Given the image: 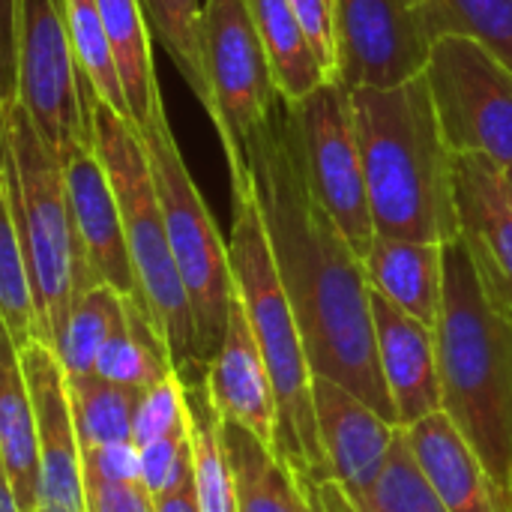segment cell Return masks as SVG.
I'll return each instance as SVG.
<instances>
[{"instance_id": "ab89813d", "label": "cell", "mask_w": 512, "mask_h": 512, "mask_svg": "<svg viewBox=\"0 0 512 512\" xmlns=\"http://www.w3.org/2000/svg\"><path fill=\"white\" fill-rule=\"evenodd\" d=\"M156 512H201L198 495H195V480H189L171 495L156 498Z\"/></svg>"}, {"instance_id": "e575fe53", "label": "cell", "mask_w": 512, "mask_h": 512, "mask_svg": "<svg viewBox=\"0 0 512 512\" xmlns=\"http://www.w3.org/2000/svg\"><path fill=\"white\" fill-rule=\"evenodd\" d=\"M141 480L153 498L171 495L192 480V444L189 429L159 438L141 447Z\"/></svg>"}, {"instance_id": "1f68e13d", "label": "cell", "mask_w": 512, "mask_h": 512, "mask_svg": "<svg viewBox=\"0 0 512 512\" xmlns=\"http://www.w3.org/2000/svg\"><path fill=\"white\" fill-rule=\"evenodd\" d=\"M63 12H66V27H69L72 48H75L84 78L90 81V87L96 90L102 102H108L114 111H120L132 123L99 0H63Z\"/></svg>"}, {"instance_id": "8fae6325", "label": "cell", "mask_w": 512, "mask_h": 512, "mask_svg": "<svg viewBox=\"0 0 512 512\" xmlns=\"http://www.w3.org/2000/svg\"><path fill=\"white\" fill-rule=\"evenodd\" d=\"M285 108L300 138L312 195L330 213L357 255L366 258L375 243V222L351 90L339 78H333L303 102Z\"/></svg>"}, {"instance_id": "44dd1931", "label": "cell", "mask_w": 512, "mask_h": 512, "mask_svg": "<svg viewBox=\"0 0 512 512\" xmlns=\"http://www.w3.org/2000/svg\"><path fill=\"white\" fill-rule=\"evenodd\" d=\"M303 492L312 504V512H450L420 471L405 426H399L384 471L366 495H348L333 477Z\"/></svg>"}, {"instance_id": "9c48e42d", "label": "cell", "mask_w": 512, "mask_h": 512, "mask_svg": "<svg viewBox=\"0 0 512 512\" xmlns=\"http://www.w3.org/2000/svg\"><path fill=\"white\" fill-rule=\"evenodd\" d=\"M15 96L60 162H69L78 150L96 147V90L78 66L63 0H24Z\"/></svg>"}, {"instance_id": "2e32d148", "label": "cell", "mask_w": 512, "mask_h": 512, "mask_svg": "<svg viewBox=\"0 0 512 512\" xmlns=\"http://www.w3.org/2000/svg\"><path fill=\"white\" fill-rule=\"evenodd\" d=\"M372 315L378 366L396 408V423L408 429L444 411L435 330L378 291H372Z\"/></svg>"}, {"instance_id": "4dcf8cb0", "label": "cell", "mask_w": 512, "mask_h": 512, "mask_svg": "<svg viewBox=\"0 0 512 512\" xmlns=\"http://www.w3.org/2000/svg\"><path fill=\"white\" fill-rule=\"evenodd\" d=\"M66 381L81 450L132 441L135 405L144 390H129L99 375H66Z\"/></svg>"}, {"instance_id": "277c9868", "label": "cell", "mask_w": 512, "mask_h": 512, "mask_svg": "<svg viewBox=\"0 0 512 512\" xmlns=\"http://www.w3.org/2000/svg\"><path fill=\"white\" fill-rule=\"evenodd\" d=\"M231 270L237 297L246 309L258 348L273 378L276 390V459L294 474L300 489L330 480V465L321 447L315 399H312V366L306 357L303 333L288 300L264 213L258 204L255 174L252 180L231 195Z\"/></svg>"}, {"instance_id": "484cf974", "label": "cell", "mask_w": 512, "mask_h": 512, "mask_svg": "<svg viewBox=\"0 0 512 512\" xmlns=\"http://www.w3.org/2000/svg\"><path fill=\"white\" fill-rule=\"evenodd\" d=\"M225 450L234 471L237 512H312L294 474L255 432L222 420Z\"/></svg>"}, {"instance_id": "8992f818", "label": "cell", "mask_w": 512, "mask_h": 512, "mask_svg": "<svg viewBox=\"0 0 512 512\" xmlns=\"http://www.w3.org/2000/svg\"><path fill=\"white\" fill-rule=\"evenodd\" d=\"M93 144L108 168L120 201L141 303L165 336L177 375L186 378L195 372H207L210 363L201 354L195 312L174 258L147 147L141 141V132L99 96L93 102Z\"/></svg>"}, {"instance_id": "7a4b0ae2", "label": "cell", "mask_w": 512, "mask_h": 512, "mask_svg": "<svg viewBox=\"0 0 512 512\" xmlns=\"http://www.w3.org/2000/svg\"><path fill=\"white\" fill-rule=\"evenodd\" d=\"M351 102L375 234L456 240V153L444 138L426 75L393 87H354Z\"/></svg>"}, {"instance_id": "7402d4cb", "label": "cell", "mask_w": 512, "mask_h": 512, "mask_svg": "<svg viewBox=\"0 0 512 512\" xmlns=\"http://www.w3.org/2000/svg\"><path fill=\"white\" fill-rule=\"evenodd\" d=\"M0 468L24 512L39 507V426L18 351L6 342L0 366Z\"/></svg>"}, {"instance_id": "cb8c5ba5", "label": "cell", "mask_w": 512, "mask_h": 512, "mask_svg": "<svg viewBox=\"0 0 512 512\" xmlns=\"http://www.w3.org/2000/svg\"><path fill=\"white\" fill-rule=\"evenodd\" d=\"M249 12L285 105L303 102L321 84L333 81L288 0H249Z\"/></svg>"}, {"instance_id": "d590c367", "label": "cell", "mask_w": 512, "mask_h": 512, "mask_svg": "<svg viewBox=\"0 0 512 512\" xmlns=\"http://www.w3.org/2000/svg\"><path fill=\"white\" fill-rule=\"evenodd\" d=\"M297 12L318 60L324 63L330 78H339V24H336V0H288Z\"/></svg>"}, {"instance_id": "603a6c76", "label": "cell", "mask_w": 512, "mask_h": 512, "mask_svg": "<svg viewBox=\"0 0 512 512\" xmlns=\"http://www.w3.org/2000/svg\"><path fill=\"white\" fill-rule=\"evenodd\" d=\"M186 396V429L192 444V480L201 512H237L234 471L225 450L222 414L213 402L207 372L180 378Z\"/></svg>"}, {"instance_id": "e0dca14e", "label": "cell", "mask_w": 512, "mask_h": 512, "mask_svg": "<svg viewBox=\"0 0 512 512\" xmlns=\"http://www.w3.org/2000/svg\"><path fill=\"white\" fill-rule=\"evenodd\" d=\"M63 168H66L75 228H78L93 276L102 285H111L114 291H120L123 297L141 300L120 201H117V192H114V183L108 177L102 156L96 153V147H87V150H78L69 162H63Z\"/></svg>"}, {"instance_id": "f546056e", "label": "cell", "mask_w": 512, "mask_h": 512, "mask_svg": "<svg viewBox=\"0 0 512 512\" xmlns=\"http://www.w3.org/2000/svg\"><path fill=\"white\" fill-rule=\"evenodd\" d=\"M126 324V297L111 285L90 288L72 309L60 342L57 357L66 375H93L102 348L123 330Z\"/></svg>"}, {"instance_id": "9a60e30c", "label": "cell", "mask_w": 512, "mask_h": 512, "mask_svg": "<svg viewBox=\"0 0 512 512\" xmlns=\"http://www.w3.org/2000/svg\"><path fill=\"white\" fill-rule=\"evenodd\" d=\"M315 420L333 480L348 495H366L396 444L399 426L330 378H312Z\"/></svg>"}, {"instance_id": "d6986e66", "label": "cell", "mask_w": 512, "mask_h": 512, "mask_svg": "<svg viewBox=\"0 0 512 512\" xmlns=\"http://www.w3.org/2000/svg\"><path fill=\"white\" fill-rule=\"evenodd\" d=\"M405 432L420 471L447 510L512 512L477 450L444 411L408 426Z\"/></svg>"}, {"instance_id": "f35d334b", "label": "cell", "mask_w": 512, "mask_h": 512, "mask_svg": "<svg viewBox=\"0 0 512 512\" xmlns=\"http://www.w3.org/2000/svg\"><path fill=\"white\" fill-rule=\"evenodd\" d=\"M21 15H24V0H3V99H15V54H18V39H21Z\"/></svg>"}, {"instance_id": "836d02e7", "label": "cell", "mask_w": 512, "mask_h": 512, "mask_svg": "<svg viewBox=\"0 0 512 512\" xmlns=\"http://www.w3.org/2000/svg\"><path fill=\"white\" fill-rule=\"evenodd\" d=\"M177 432H186V396H183L180 375H171L168 381L138 396L135 420H132V441L138 447H147Z\"/></svg>"}, {"instance_id": "d4e9b609", "label": "cell", "mask_w": 512, "mask_h": 512, "mask_svg": "<svg viewBox=\"0 0 512 512\" xmlns=\"http://www.w3.org/2000/svg\"><path fill=\"white\" fill-rule=\"evenodd\" d=\"M99 9L105 18V30L111 39V51L129 102L132 123L135 129H141L159 114H165L156 66H153V48H150L153 30L147 24L141 0H99Z\"/></svg>"}, {"instance_id": "ba28073f", "label": "cell", "mask_w": 512, "mask_h": 512, "mask_svg": "<svg viewBox=\"0 0 512 512\" xmlns=\"http://www.w3.org/2000/svg\"><path fill=\"white\" fill-rule=\"evenodd\" d=\"M204 57L210 81L207 114L216 123L228 159L231 195H237L252 180L249 144L270 129L282 108L249 0H207Z\"/></svg>"}, {"instance_id": "4316f807", "label": "cell", "mask_w": 512, "mask_h": 512, "mask_svg": "<svg viewBox=\"0 0 512 512\" xmlns=\"http://www.w3.org/2000/svg\"><path fill=\"white\" fill-rule=\"evenodd\" d=\"M93 375L129 390H150L177 375L171 348L141 300L126 297V324L102 348Z\"/></svg>"}, {"instance_id": "5b68a950", "label": "cell", "mask_w": 512, "mask_h": 512, "mask_svg": "<svg viewBox=\"0 0 512 512\" xmlns=\"http://www.w3.org/2000/svg\"><path fill=\"white\" fill-rule=\"evenodd\" d=\"M0 120V201L12 210L27 252L36 285L42 342L57 348L75 303L102 282L93 276L84 255L60 156L39 135L18 96L0 99Z\"/></svg>"}, {"instance_id": "60d3db41", "label": "cell", "mask_w": 512, "mask_h": 512, "mask_svg": "<svg viewBox=\"0 0 512 512\" xmlns=\"http://www.w3.org/2000/svg\"><path fill=\"white\" fill-rule=\"evenodd\" d=\"M507 177H510V183H512V165H510V168H507Z\"/></svg>"}, {"instance_id": "30bf717a", "label": "cell", "mask_w": 512, "mask_h": 512, "mask_svg": "<svg viewBox=\"0 0 512 512\" xmlns=\"http://www.w3.org/2000/svg\"><path fill=\"white\" fill-rule=\"evenodd\" d=\"M426 81L453 153L512 165V66L483 39L447 33L432 42Z\"/></svg>"}, {"instance_id": "83f0119b", "label": "cell", "mask_w": 512, "mask_h": 512, "mask_svg": "<svg viewBox=\"0 0 512 512\" xmlns=\"http://www.w3.org/2000/svg\"><path fill=\"white\" fill-rule=\"evenodd\" d=\"M147 24L162 48L171 54L183 81L192 87L195 99L210 108V81H207V0H141Z\"/></svg>"}, {"instance_id": "8d00e7d4", "label": "cell", "mask_w": 512, "mask_h": 512, "mask_svg": "<svg viewBox=\"0 0 512 512\" xmlns=\"http://www.w3.org/2000/svg\"><path fill=\"white\" fill-rule=\"evenodd\" d=\"M84 480L99 483H144L141 480V447L135 441H117L81 450Z\"/></svg>"}, {"instance_id": "52a82bcc", "label": "cell", "mask_w": 512, "mask_h": 512, "mask_svg": "<svg viewBox=\"0 0 512 512\" xmlns=\"http://www.w3.org/2000/svg\"><path fill=\"white\" fill-rule=\"evenodd\" d=\"M147 147V159L153 168V180L159 189V201L165 210L174 258L195 312L201 354L207 363L222 348L228 333L231 303L237 297L231 249L219 234L216 219L210 216L186 162L168 126V114H159L147 126L138 129Z\"/></svg>"}, {"instance_id": "6da1fadb", "label": "cell", "mask_w": 512, "mask_h": 512, "mask_svg": "<svg viewBox=\"0 0 512 512\" xmlns=\"http://www.w3.org/2000/svg\"><path fill=\"white\" fill-rule=\"evenodd\" d=\"M246 156L312 375L342 384L396 423V408L378 366L366 264L312 195L285 102L270 129L249 144Z\"/></svg>"}, {"instance_id": "3957f363", "label": "cell", "mask_w": 512, "mask_h": 512, "mask_svg": "<svg viewBox=\"0 0 512 512\" xmlns=\"http://www.w3.org/2000/svg\"><path fill=\"white\" fill-rule=\"evenodd\" d=\"M435 336L444 414L477 450L512 510V318L489 300L462 237L444 243Z\"/></svg>"}, {"instance_id": "7c38bea8", "label": "cell", "mask_w": 512, "mask_h": 512, "mask_svg": "<svg viewBox=\"0 0 512 512\" xmlns=\"http://www.w3.org/2000/svg\"><path fill=\"white\" fill-rule=\"evenodd\" d=\"M339 81L393 87L426 72L432 39L411 0H336Z\"/></svg>"}, {"instance_id": "74e56055", "label": "cell", "mask_w": 512, "mask_h": 512, "mask_svg": "<svg viewBox=\"0 0 512 512\" xmlns=\"http://www.w3.org/2000/svg\"><path fill=\"white\" fill-rule=\"evenodd\" d=\"M87 512H156V498L144 483H99L84 480Z\"/></svg>"}, {"instance_id": "4fadbf2b", "label": "cell", "mask_w": 512, "mask_h": 512, "mask_svg": "<svg viewBox=\"0 0 512 512\" xmlns=\"http://www.w3.org/2000/svg\"><path fill=\"white\" fill-rule=\"evenodd\" d=\"M39 426V507L36 512H87L84 459L69 402L66 369L54 348L30 342L18 351Z\"/></svg>"}, {"instance_id": "f1b7e54d", "label": "cell", "mask_w": 512, "mask_h": 512, "mask_svg": "<svg viewBox=\"0 0 512 512\" xmlns=\"http://www.w3.org/2000/svg\"><path fill=\"white\" fill-rule=\"evenodd\" d=\"M0 315L6 342L24 351L30 342H42V321L36 303V285L27 264V252L12 210L0 201Z\"/></svg>"}, {"instance_id": "d6a6232c", "label": "cell", "mask_w": 512, "mask_h": 512, "mask_svg": "<svg viewBox=\"0 0 512 512\" xmlns=\"http://www.w3.org/2000/svg\"><path fill=\"white\" fill-rule=\"evenodd\" d=\"M429 39L468 33L495 48L512 66V0H426Z\"/></svg>"}, {"instance_id": "ffe728a7", "label": "cell", "mask_w": 512, "mask_h": 512, "mask_svg": "<svg viewBox=\"0 0 512 512\" xmlns=\"http://www.w3.org/2000/svg\"><path fill=\"white\" fill-rule=\"evenodd\" d=\"M363 264L372 291L384 294L426 327H438L444 303V243L375 234Z\"/></svg>"}, {"instance_id": "ac0fdd59", "label": "cell", "mask_w": 512, "mask_h": 512, "mask_svg": "<svg viewBox=\"0 0 512 512\" xmlns=\"http://www.w3.org/2000/svg\"><path fill=\"white\" fill-rule=\"evenodd\" d=\"M207 381L222 420L255 432L261 441L273 447L276 390L240 297H234L231 303L228 333L207 369Z\"/></svg>"}, {"instance_id": "5bb4252c", "label": "cell", "mask_w": 512, "mask_h": 512, "mask_svg": "<svg viewBox=\"0 0 512 512\" xmlns=\"http://www.w3.org/2000/svg\"><path fill=\"white\" fill-rule=\"evenodd\" d=\"M459 237L489 300L512 318V183L486 153H456Z\"/></svg>"}]
</instances>
